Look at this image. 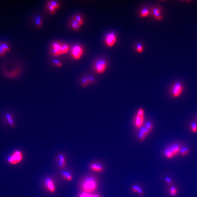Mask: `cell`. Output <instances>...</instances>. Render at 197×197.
I'll return each mask as SVG.
<instances>
[{"mask_svg": "<svg viewBox=\"0 0 197 197\" xmlns=\"http://www.w3.org/2000/svg\"><path fill=\"white\" fill-rule=\"evenodd\" d=\"M82 187L86 192H92L96 189L97 184L96 180L93 177L88 178L84 181Z\"/></svg>", "mask_w": 197, "mask_h": 197, "instance_id": "cell-1", "label": "cell"}, {"mask_svg": "<svg viewBox=\"0 0 197 197\" xmlns=\"http://www.w3.org/2000/svg\"><path fill=\"white\" fill-rule=\"evenodd\" d=\"M183 90V86L182 83L180 82H176L174 84L171 88V95L174 98H178L181 95Z\"/></svg>", "mask_w": 197, "mask_h": 197, "instance_id": "cell-2", "label": "cell"}, {"mask_svg": "<svg viewBox=\"0 0 197 197\" xmlns=\"http://www.w3.org/2000/svg\"><path fill=\"white\" fill-rule=\"evenodd\" d=\"M23 159L22 153L19 150L16 151L11 156L7 158L8 163L12 165H16L21 162Z\"/></svg>", "mask_w": 197, "mask_h": 197, "instance_id": "cell-3", "label": "cell"}, {"mask_svg": "<svg viewBox=\"0 0 197 197\" xmlns=\"http://www.w3.org/2000/svg\"><path fill=\"white\" fill-rule=\"evenodd\" d=\"M107 67V63L104 60H99L97 61L94 65V69L96 73L102 74L105 72Z\"/></svg>", "mask_w": 197, "mask_h": 197, "instance_id": "cell-4", "label": "cell"}, {"mask_svg": "<svg viewBox=\"0 0 197 197\" xmlns=\"http://www.w3.org/2000/svg\"><path fill=\"white\" fill-rule=\"evenodd\" d=\"M151 132L149 130L146 128L144 126L140 128L138 134V138L139 141L141 142L144 141Z\"/></svg>", "mask_w": 197, "mask_h": 197, "instance_id": "cell-5", "label": "cell"}, {"mask_svg": "<svg viewBox=\"0 0 197 197\" xmlns=\"http://www.w3.org/2000/svg\"><path fill=\"white\" fill-rule=\"evenodd\" d=\"M83 50L81 47L79 45H76L72 49V56L75 59L78 60L80 59L83 54Z\"/></svg>", "mask_w": 197, "mask_h": 197, "instance_id": "cell-6", "label": "cell"}, {"mask_svg": "<svg viewBox=\"0 0 197 197\" xmlns=\"http://www.w3.org/2000/svg\"><path fill=\"white\" fill-rule=\"evenodd\" d=\"M116 37L114 33L109 34L106 36V44L109 47H112L114 45L116 41Z\"/></svg>", "mask_w": 197, "mask_h": 197, "instance_id": "cell-7", "label": "cell"}, {"mask_svg": "<svg viewBox=\"0 0 197 197\" xmlns=\"http://www.w3.org/2000/svg\"><path fill=\"white\" fill-rule=\"evenodd\" d=\"M144 117L136 115L133 119L134 125L136 128L139 129L143 126L144 123Z\"/></svg>", "mask_w": 197, "mask_h": 197, "instance_id": "cell-8", "label": "cell"}, {"mask_svg": "<svg viewBox=\"0 0 197 197\" xmlns=\"http://www.w3.org/2000/svg\"><path fill=\"white\" fill-rule=\"evenodd\" d=\"M52 53L54 56H57L62 54L61 45L57 43H54L52 45Z\"/></svg>", "mask_w": 197, "mask_h": 197, "instance_id": "cell-9", "label": "cell"}, {"mask_svg": "<svg viewBox=\"0 0 197 197\" xmlns=\"http://www.w3.org/2000/svg\"><path fill=\"white\" fill-rule=\"evenodd\" d=\"M90 168L95 172H102L104 170L103 167L101 164L97 163H94L90 165Z\"/></svg>", "mask_w": 197, "mask_h": 197, "instance_id": "cell-10", "label": "cell"}, {"mask_svg": "<svg viewBox=\"0 0 197 197\" xmlns=\"http://www.w3.org/2000/svg\"><path fill=\"white\" fill-rule=\"evenodd\" d=\"M45 183L49 190L51 192H54L55 191V187L52 179L48 178L46 180Z\"/></svg>", "mask_w": 197, "mask_h": 197, "instance_id": "cell-11", "label": "cell"}, {"mask_svg": "<svg viewBox=\"0 0 197 197\" xmlns=\"http://www.w3.org/2000/svg\"><path fill=\"white\" fill-rule=\"evenodd\" d=\"M170 149L174 156L177 154L180 153L181 148L180 146L177 144H173L171 146L169 147Z\"/></svg>", "mask_w": 197, "mask_h": 197, "instance_id": "cell-12", "label": "cell"}, {"mask_svg": "<svg viewBox=\"0 0 197 197\" xmlns=\"http://www.w3.org/2000/svg\"><path fill=\"white\" fill-rule=\"evenodd\" d=\"M153 12L154 16L156 19L157 20H162L163 17L161 15V11L160 9L157 8H155L153 9Z\"/></svg>", "mask_w": 197, "mask_h": 197, "instance_id": "cell-13", "label": "cell"}, {"mask_svg": "<svg viewBox=\"0 0 197 197\" xmlns=\"http://www.w3.org/2000/svg\"><path fill=\"white\" fill-rule=\"evenodd\" d=\"M59 164L61 168H64L66 166V161L64 156L60 154L59 156Z\"/></svg>", "mask_w": 197, "mask_h": 197, "instance_id": "cell-14", "label": "cell"}, {"mask_svg": "<svg viewBox=\"0 0 197 197\" xmlns=\"http://www.w3.org/2000/svg\"><path fill=\"white\" fill-rule=\"evenodd\" d=\"M132 190L134 192L137 193L140 195H143V191L142 189L139 186H133L132 188Z\"/></svg>", "mask_w": 197, "mask_h": 197, "instance_id": "cell-15", "label": "cell"}, {"mask_svg": "<svg viewBox=\"0 0 197 197\" xmlns=\"http://www.w3.org/2000/svg\"><path fill=\"white\" fill-rule=\"evenodd\" d=\"M164 155L166 157L169 159H171L173 157L174 155L173 154L172 151L170 149L169 147L166 148L164 152Z\"/></svg>", "mask_w": 197, "mask_h": 197, "instance_id": "cell-16", "label": "cell"}, {"mask_svg": "<svg viewBox=\"0 0 197 197\" xmlns=\"http://www.w3.org/2000/svg\"><path fill=\"white\" fill-rule=\"evenodd\" d=\"M190 150L188 147H183L181 148L180 153L182 156H184L188 154Z\"/></svg>", "mask_w": 197, "mask_h": 197, "instance_id": "cell-17", "label": "cell"}, {"mask_svg": "<svg viewBox=\"0 0 197 197\" xmlns=\"http://www.w3.org/2000/svg\"><path fill=\"white\" fill-rule=\"evenodd\" d=\"M150 12L149 10L147 8H144L142 10L140 13V16L142 18L147 17L149 15Z\"/></svg>", "mask_w": 197, "mask_h": 197, "instance_id": "cell-18", "label": "cell"}, {"mask_svg": "<svg viewBox=\"0 0 197 197\" xmlns=\"http://www.w3.org/2000/svg\"><path fill=\"white\" fill-rule=\"evenodd\" d=\"M35 24L38 28H40L42 25V20L40 16H37L35 18Z\"/></svg>", "mask_w": 197, "mask_h": 197, "instance_id": "cell-19", "label": "cell"}, {"mask_svg": "<svg viewBox=\"0 0 197 197\" xmlns=\"http://www.w3.org/2000/svg\"><path fill=\"white\" fill-rule=\"evenodd\" d=\"M63 177L68 181H71L72 179V176L69 172H64L62 173Z\"/></svg>", "mask_w": 197, "mask_h": 197, "instance_id": "cell-20", "label": "cell"}, {"mask_svg": "<svg viewBox=\"0 0 197 197\" xmlns=\"http://www.w3.org/2000/svg\"><path fill=\"white\" fill-rule=\"evenodd\" d=\"M79 197H100L98 194H92L87 192H84L81 194Z\"/></svg>", "mask_w": 197, "mask_h": 197, "instance_id": "cell-21", "label": "cell"}, {"mask_svg": "<svg viewBox=\"0 0 197 197\" xmlns=\"http://www.w3.org/2000/svg\"><path fill=\"white\" fill-rule=\"evenodd\" d=\"M145 127L149 130L150 131L152 132L153 129V125L152 122L150 121H147L143 125Z\"/></svg>", "mask_w": 197, "mask_h": 197, "instance_id": "cell-22", "label": "cell"}, {"mask_svg": "<svg viewBox=\"0 0 197 197\" xmlns=\"http://www.w3.org/2000/svg\"><path fill=\"white\" fill-rule=\"evenodd\" d=\"M90 84L88 79L87 77L84 78L82 80V85L84 88L87 87L88 85Z\"/></svg>", "mask_w": 197, "mask_h": 197, "instance_id": "cell-23", "label": "cell"}, {"mask_svg": "<svg viewBox=\"0 0 197 197\" xmlns=\"http://www.w3.org/2000/svg\"><path fill=\"white\" fill-rule=\"evenodd\" d=\"M0 49L3 52L6 53L10 51V48L6 44H2L0 47Z\"/></svg>", "mask_w": 197, "mask_h": 197, "instance_id": "cell-24", "label": "cell"}, {"mask_svg": "<svg viewBox=\"0 0 197 197\" xmlns=\"http://www.w3.org/2000/svg\"><path fill=\"white\" fill-rule=\"evenodd\" d=\"M191 128L192 132L194 133H196L197 132V123L195 122L191 123Z\"/></svg>", "mask_w": 197, "mask_h": 197, "instance_id": "cell-25", "label": "cell"}, {"mask_svg": "<svg viewBox=\"0 0 197 197\" xmlns=\"http://www.w3.org/2000/svg\"><path fill=\"white\" fill-rule=\"evenodd\" d=\"M69 50V47L67 45H61V52L62 54L67 53Z\"/></svg>", "mask_w": 197, "mask_h": 197, "instance_id": "cell-26", "label": "cell"}, {"mask_svg": "<svg viewBox=\"0 0 197 197\" xmlns=\"http://www.w3.org/2000/svg\"><path fill=\"white\" fill-rule=\"evenodd\" d=\"M136 115L141 117H145V111L144 109H140L138 110Z\"/></svg>", "mask_w": 197, "mask_h": 197, "instance_id": "cell-27", "label": "cell"}, {"mask_svg": "<svg viewBox=\"0 0 197 197\" xmlns=\"http://www.w3.org/2000/svg\"><path fill=\"white\" fill-rule=\"evenodd\" d=\"M48 3L52 5L55 9H57L58 8L60 7V5H59V4L57 2H56V1H50L49 2H48Z\"/></svg>", "mask_w": 197, "mask_h": 197, "instance_id": "cell-28", "label": "cell"}, {"mask_svg": "<svg viewBox=\"0 0 197 197\" xmlns=\"http://www.w3.org/2000/svg\"><path fill=\"white\" fill-rule=\"evenodd\" d=\"M170 193L172 196H175L177 193V190L176 187H174V186L171 187L170 189Z\"/></svg>", "mask_w": 197, "mask_h": 197, "instance_id": "cell-29", "label": "cell"}, {"mask_svg": "<svg viewBox=\"0 0 197 197\" xmlns=\"http://www.w3.org/2000/svg\"><path fill=\"white\" fill-rule=\"evenodd\" d=\"M47 7H48L49 10L50 11L52 14H55V9L53 7L52 5H51L49 3H48L47 4Z\"/></svg>", "mask_w": 197, "mask_h": 197, "instance_id": "cell-30", "label": "cell"}, {"mask_svg": "<svg viewBox=\"0 0 197 197\" xmlns=\"http://www.w3.org/2000/svg\"><path fill=\"white\" fill-rule=\"evenodd\" d=\"M136 49H137L138 52L141 53L143 51V48L142 45L140 44H138L137 46Z\"/></svg>", "mask_w": 197, "mask_h": 197, "instance_id": "cell-31", "label": "cell"}, {"mask_svg": "<svg viewBox=\"0 0 197 197\" xmlns=\"http://www.w3.org/2000/svg\"><path fill=\"white\" fill-rule=\"evenodd\" d=\"M87 78L88 79L89 82H90V84H94L96 83V80L93 76H87Z\"/></svg>", "mask_w": 197, "mask_h": 197, "instance_id": "cell-32", "label": "cell"}, {"mask_svg": "<svg viewBox=\"0 0 197 197\" xmlns=\"http://www.w3.org/2000/svg\"><path fill=\"white\" fill-rule=\"evenodd\" d=\"M53 62L54 64L55 65H56L57 67H61L62 65H63V64H62V63H61V62H60L59 61L57 60H56V59L53 60Z\"/></svg>", "mask_w": 197, "mask_h": 197, "instance_id": "cell-33", "label": "cell"}, {"mask_svg": "<svg viewBox=\"0 0 197 197\" xmlns=\"http://www.w3.org/2000/svg\"><path fill=\"white\" fill-rule=\"evenodd\" d=\"M19 70H15V71L12 72L10 74V76L13 78L17 76L19 74Z\"/></svg>", "mask_w": 197, "mask_h": 197, "instance_id": "cell-34", "label": "cell"}, {"mask_svg": "<svg viewBox=\"0 0 197 197\" xmlns=\"http://www.w3.org/2000/svg\"><path fill=\"white\" fill-rule=\"evenodd\" d=\"M75 19L77 20L80 23V24L81 26L83 25L84 23V22L83 21V20H82L81 17L79 15H77L76 16Z\"/></svg>", "mask_w": 197, "mask_h": 197, "instance_id": "cell-35", "label": "cell"}, {"mask_svg": "<svg viewBox=\"0 0 197 197\" xmlns=\"http://www.w3.org/2000/svg\"><path fill=\"white\" fill-rule=\"evenodd\" d=\"M72 27L73 28V29L75 30H79L80 29L81 26L78 25H76V24H71Z\"/></svg>", "mask_w": 197, "mask_h": 197, "instance_id": "cell-36", "label": "cell"}, {"mask_svg": "<svg viewBox=\"0 0 197 197\" xmlns=\"http://www.w3.org/2000/svg\"><path fill=\"white\" fill-rule=\"evenodd\" d=\"M7 117L8 119H9L8 120H9V123L10 125H12V126L14 125V122H13V119H12L11 116L10 115H7Z\"/></svg>", "mask_w": 197, "mask_h": 197, "instance_id": "cell-37", "label": "cell"}, {"mask_svg": "<svg viewBox=\"0 0 197 197\" xmlns=\"http://www.w3.org/2000/svg\"><path fill=\"white\" fill-rule=\"evenodd\" d=\"M165 180L167 183L168 184H171L172 183V180L168 176H166L165 177Z\"/></svg>", "mask_w": 197, "mask_h": 197, "instance_id": "cell-38", "label": "cell"}, {"mask_svg": "<svg viewBox=\"0 0 197 197\" xmlns=\"http://www.w3.org/2000/svg\"><path fill=\"white\" fill-rule=\"evenodd\" d=\"M6 53L3 52V51L1 50V49H0V56H5V54H6Z\"/></svg>", "mask_w": 197, "mask_h": 197, "instance_id": "cell-39", "label": "cell"}]
</instances>
